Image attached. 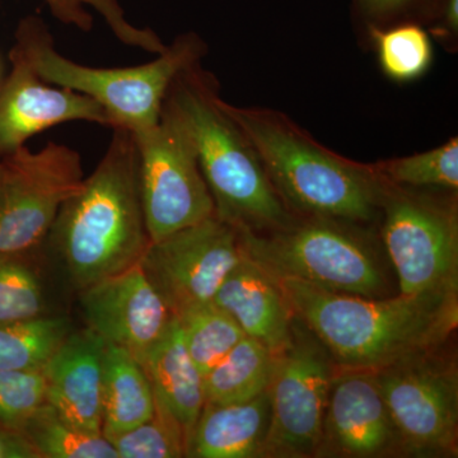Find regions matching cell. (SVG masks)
<instances>
[{
	"mask_svg": "<svg viewBox=\"0 0 458 458\" xmlns=\"http://www.w3.org/2000/svg\"><path fill=\"white\" fill-rule=\"evenodd\" d=\"M403 456L399 434L372 372H336L315 457Z\"/></svg>",
	"mask_w": 458,
	"mask_h": 458,
	"instance_id": "15",
	"label": "cell"
},
{
	"mask_svg": "<svg viewBox=\"0 0 458 458\" xmlns=\"http://www.w3.org/2000/svg\"><path fill=\"white\" fill-rule=\"evenodd\" d=\"M9 59L11 73L0 83V158L60 123L113 126L110 116L95 99L42 80L17 47H12Z\"/></svg>",
	"mask_w": 458,
	"mask_h": 458,
	"instance_id": "13",
	"label": "cell"
},
{
	"mask_svg": "<svg viewBox=\"0 0 458 458\" xmlns=\"http://www.w3.org/2000/svg\"><path fill=\"white\" fill-rule=\"evenodd\" d=\"M382 71L396 82H411L426 74L433 62L429 36L421 27L405 25L394 29H372Z\"/></svg>",
	"mask_w": 458,
	"mask_h": 458,
	"instance_id": "29",
	"label": "cell"
},
{
	"mask_svg": "<svg viewBox=\"0 0 458 458\" xmlns=\"http://www.w3.org/2000/svg\"><path fill=\"white\" fill-rule=\"evenodd\" d=\"M47 403L42 370H0V428L20 432Z\"/></svg>",
	"mask_w": 458,
	"mask_h": 458,
	"instance_id": "30",
	"label": "cell"
},
{
	"mask_svg": "<svg viewBox=\"0 0 458 458\" xmlns=\"http://www.w3.org/2000/svg\"><path fill=\"white\" fill-rule=\"evenodd\" d=\"M21 434L38 458H119L104 434L74 426L47 403L29 419Z\"/></svg>",
	"mask_w": 458,
	"mask_h": 458,
	"instance_id": "23",
	"label": "cell"
},
{
	"mask_svg": "<svg viewBox=\"0 0 458 458\" xmlns=\"http://www.w3.org/2000/svg\"><path fill=\"white\" fill-rule=\"evenodd\" d=\"M0 83H2V65H0Z\"/></svg>",
	"mask_w": 458,
	"mask_h": 458,
	"instance_id": "34",
	"label": "cell"
},
{
	"mask_svg": "<svg viewBox=\"0 0 458 458\" xmlns=\"http://www.w3.org/2000/svg\"><path fill=\"white\" fill-rule=\"evenodd\" d=\"M101 406L106 438L137 427L155 411V391L140 361L113 344H106L102 361Z\"/></svg>",
	"mask_w": 458,
	"mask_h": 458,
	"instance_id": "20",
	"label": "cell"
},
{
	"mask_svg": "<svg viewBox=\"0 0 458 458\" xmlns=\"http://www.w3.org/2000/svg\"><path fill=\"white\" fill-rule=\"evenodd\" d=\"M276 354L245 336L203 377L205 403H234L255 399L269 390Z\"/></svg>",
	"mask_w": 458,
	"mask_h": 458,
	"instance_id": "21",
	"label": "cell"
},
{
	"mask_svg": "<svg viewBox=\"0 0 458 458\" xmlns=\"http://www.w3.org/2000/svg\"><path fill=\"white\" fill-rule=\"evenodd\" d=\"M445 26L451 32H457L458 29V0H447L445 9Z\"/></svg>",
	"mask_w": 458,
	"mask_h": 458,
	"instance_id": "32",
	"label": "cell"
},
{
	"mask_svg": "<svg viewBox=\"0 0 458 458\" xmlns=\"http://www.w3.org/2000/svg\"><path fill=\"white\" fill-rule=\"evenodd\" d=\"M107 439L119 458L186 457L188 447V437L179 420L156 396L152 417Z\"/></svg>",
	"mask_w": 458,
	"mask_h": 458,
	"instance_id": "28",
	"label": "cell"
},
{
	"mask_svg": "<svg viewBox=\"0 0 458 458\" xmlns=\"http://www.w3.org/2000/svg\"><path fill=\"white\" fill-rule=\"evenodd\" d=\"M132 137L150 240H161L216 214L191 132L165 99L159 122Z\"/></svg>",
	"mask_w": 458,
	"mask_h": 458,
	"instance_id": "8",
	"label": "cell"
},
{
	"mask_svg": "<svg viewBox=\"0 0 458 458\" xmlns=\"http://www.w3.org/2000/svg\"><path fill=\"white\" fill-rule=\"evenodd\" d=\"M47 241L78 292L140 264L152 240L131 131L113 128L106 152L63 205Z\"/></svg>",
	"mask_w": 458,
	"mask_h": 458,
	"instance_id": "2",
	"label": "cell"
},
{
	"mask_svg": "<svg viewBox=\"0 0 458 458\" xmlns=\"http://www.w3.org/2000/svg\"><path fill=\"white\" fill-rule=\"evenodd\" d=\"M379 213L384 216L382 240L396 270L400 294H457L456 203L386 181Z\"/></svg>",
	"mask_w": 458,
	"mask_h": 458,
	"instance_id": "7",
	"label": "cell"
},
{
	"mask_svg": "<svg viewBox=\"0 0 458 458\" xmlns=\"http://www.w3.org/2000/svg\"><path fill=\"white\" fill-rule=\"evenodd\" d=\"M14 47L25 54L42 80L95 99L110 116L111 129L123 128L132 134L159 122L174 78L200 63L207 53L198 35L186 33L146 64L95 68L62 55L47 26L35 16L18 26Z\"/></svg>",
	"mask_w": 458,
	"mask_h": 458,
	"instance_id": "5",
	"label": "cell"
},
{
	"mask_svg": "<svg viewBox=\"0 0 458 458\" xmlns=\"http://www.w3.org/2000/svg\"><path fill=\"white\" fill-rule=\"evenodd\" d=\"M51 14L63 25L89 32L93 27L92 11L105 21L114 38L126 47L147 53L161 54L167 45L157 32L132 25L119 0H45Z\"/></svg>",
	"mask_w": 458,
	"mask_h": 458,
	"instance_id": "25",
	"label": "cell"
},
{
	"mask_svg": "<svg viewBox=\"0 0 458 458\" xmlns=\"http://www.w3.org/2000/svg\"><path fill=\"white\" fill-rule=\"evenodd\" d=\"M80 303L87 327L138 360L174 316L140 264L82 289Z\"/></svg>",
	"mask_w": 458,
	"mask_h": 458,
	"instance_id": "14",
	"label": "cell"
},
{
	"mask_svg": "<svg viewBox=\"0 0 458 458\" xmlns=\"http://www.w3.org/2000/svg\"><path fill=\"white\" fill-rule=\"evenodd\" d=\"M355 225L306 216L269 232L241 229L243 251L276 279L337 293L382 297L386 278L375 249Z\"/></svg>",
	"mask_w": 458,
	"mask_h": 458,
	"instance_id": "6",
	"label": "cell"
},
{
	"mask_svg": "<svg viewBox=\"0 0 458 458\" xmlns=\"http://www.w3.org/2000/svg\"><path fill=\"white\" fill-rule=\"evenodd\" d=\"M213 302L274 354L288 345L295 316L279 283L245 254L214 295Z\"/></svg>",
	"mask_w": 458,
	"mask_h": 458,
	"instance_id": "17",
	"label": "cell"
},
{
	"mask_svg": "<svg viewBox=\"0 0 458 458\" xmlns=\"http://www.w3.org/2000/svg\"><path fill=\"white\" fill-rule=\"evenodd\" d=\"M289 210L352 225L375 221L386 181L376 165L357 164L318 143L285 114L237 107L221 98Z\"/></svg>",
	"mask_w": 458,
	"mask_h": 458,
	"instance_id": "3",
	"label": "cell"
},
{
	"mask_svg": "<svg viewBox=\"0 0 458 458\" xmlns=\"http://www.w3.org/2000/svg\"><path fill=\"white\" fill-rule=\"evenodd\" d=\"M406 0H366L367 4L370 8L377 9V11H387L393 9L397 5L403 4Z\"/></svg>",
	"mask_w": 458,
	"mask_h": 458,
	"instance_id": "33",
	"label": "cell"
},
{
	"mask_svg": "<svg viewBox=\"0 0 458 458\" xmlns=\"http://www.w3.org/2000/svg\"><path fill=\"white\" fill-rule=\"evenodd\" d=\"M176 318L189 355L203 377L246 336L240 325L213 301L191 307Z\"/></svg>",
	"mask_w": 458,
	"mask_h": 458,
	"instance_id": "24",
	"label": "cell"
},
{
	"mask_svg": "<svg viewBox=\"0 0 458 458\" xmlns=\"http://www.w3.org/2000/svg\"><path fill=\"white\" fill-rule=\"evenodd\" d=\"M295 318L327 349L336 372H377L441 348L458 324L457 294L369 298L276 279Z\"/></svg>",
	"mask_w": 458,
	"mask_h": 458,
	"instance_id": "1",
	"label": "cell"
},
{
	"mask_svg": "<svg viewBox=\"0 0 458 458\" xmlns=\"http://www.w3.org/2000/svg\"><path fill=\"white\" fill-rule=\"evenodd\" d=\"M106 343L90 328L73 330L42 369L47 403L74 426L102 433V361Z\"/></svg>",
	"mask_w": 458,
	"mask_h": 458,
	"instance_id": "16",
	"label": "cell"
},
{
	"mask_svg": "<svg viewBox=\"0 0 458 458\" xmlns=\"http://www.w3.org/2000/svg\"><path fill=\"white\" fill-rule=\"evenodd\" d=\"M221 98L218 82L200 63L181 72L165 98L191 132L216 214L252 232L285 227L293 214L274 189L254 147L223 110Z\"/></svg>",
	"mask_w": 458,
	"mask_h": 458,
	"instance_id": "4",
	"label": "cell"
},
{
	"mask_svg": "<svg viewBox=\"0 0 458 458\" xmlns=\"http://www.w3.org/2000/svg\"><path fill=\"white\" fill-rule=\"evenodd\" d=\"M140 361L152 384L155 396L179 420L189 441L205 403L204 384L203 375L183 343L176 316Z\"/></svg>",
	"mask_w": 458,
	"mask_h": 458,
	"instance_id": "19",
	"label": "cell"
},
{
	"mask_svg": "<svg viewBox=\"0 0 458 458\" xmlns=\"http://www.w3.org/2000/svg\"><path fill=\"white\" fill-rule=\"evenodd\" d=\"M47 315V297L33 255L0 252V324Z\"/></svg>",
	"mask_w": 458,
	"mask_h": 458,
	"instance_id": "26",
	"label": "cell"
},
{
	"mask_svg": "<svg viewBox=\"0 0 458 458\" xmlns=\"http://www.w3.org/2000/svg\"><path fill=\"white\" fill-rule=\"evenodd\" d=\"M245 258L240 228L214 216L152 241L140 267L174 316L212 302Z\"/></svg>",
	"mask_w": 458,
	"mask_h": 458,
	"instance_id": "12",
	"label": "cell"
},
{
	"mask_svg": "<svg viewBox=\"0 0 458 458\" xmlns=\"http://www.w3.org/2000/svg\"><path fill=\"white\" fill-rule=\"evenodd\" d=\"M80 153L50 141L0 158V252L35 255L47 242L63 205L82 188Z\"/></svg>",
	"mask_w": 458,
	"mask_h": 458,
	"instance_id": "10",
	"label": "cell"
},
{
	"mask_svg": "<svg viewBox=\"0 0 458 458\" xmlns=\"http://www.w3.org/2000/svg\"><path fill=\"white\" fill-rule=\"evenodd\" d=\"M441 348L372 372L399 434L403 456H457V363Z\"/></svg>",
	"mask_w": 458,
	"mask_h": 458,
	"instance_id": "9",
	"label": "cell"
},
{
	"mask_svg": "<svg viewBox=\"0 0 458 458\" xmlns=\"http://www.w3.org/2000/svg\"><path fill=\"white\" fill-rule=\"evenodd\" d=\"M382 179L401 188H458V138L419 155L375 165Z\"/></svg>",
	"mask_w": 458,
	"mask_h": 458,
	"instance_id": "27",
	"label": "cell"
},
{
	"mask_svg": "<svg viewBox=\"0 0 458 458\" xmlns=\"http://www.w3.org/2000/svg\"><path fill=\"white\" fill-rule=\"evenodd\" d=\"M269 414L267 391L245 403H205L190 434L186 457H259Z\"/></svg>",
	"mask_w": 458,
	"mask_h": 458,
	"instance_id": "18",
	"label": "cell"
},
{
	"mask_svg": "<svg viewBox=\"0 0 458 458\" xmlns=\"http://www.w3.org/2000/svg\"><path fill=\"white\" fill-rule=\"evenodd\" d=\"M335 375L327 349L295 318L291 342L276 354L269 424L259 457H315Z\"/></svg>",
	"mask_w": 458,
	"mask_h": 458,
	"instance_id": "11",
	"label": "cell"
},
{
	"mask_svg": "<svg viewBox=\"0 0 458 458\" xmlns=\"http://www.w3.org/2000/svg\"><path fill=\"white\" fill-rule=\"evenodd\" d=\"M0 458H38L20 432L0 428Z\"/></svg>",
	"mask_w": 458,
	"mask_h": 458,
	"instance_id": "31",
	"label": "cell"
},
{
	"mask_svg": "<svg viewBox=\"0 0 458 458\" xmlns=\"http://www.w3.org/2000/svg\"><path fill=\"white\" fill-rule=\"evenodd\" d=\"M65 316L0 324V370H42L73 331Z\"/></svg>",
	"mask_w": 458,
	"mask_h": 458,
	"instance_id": "22",
	"label": "cell"
}]
</instances>
